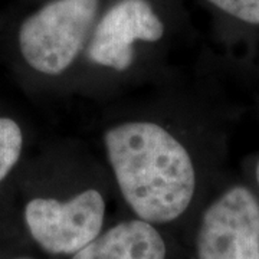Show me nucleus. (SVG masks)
<instances>
[{"label":"nucleus","instance_id":"0eeeda50","mask_svg":"<svg viewBox=\"0 0 259 259\" xmlns=\"http://www.w3.org/2000/svg\"><path fill=\"white\" fill-rule=\"evenodd\" d=\"M23 146L22 130L10 118H0V182L16 166Z\"/></svg>","mask_w":259,"mask_h":259},{"label":"nucleus","instance_id":"f03ea898","mask_svg":"<svg viewBox=\"0 0 259 259\" xmlns=\"http://www.w3.org/2000/svg\"><path fill=\"white\" fill-rule=\"evenodd\" d=\"M100 0H52L19 29V48L26 64L45 75L66 71L93 30Z\"/></svg>","mask_w":259,"mask_h":259},{"label":"nucleus","instance_id":"423d86ee","mask_svg":"<svg viewBox=\"0 0 259 259\" xmlns=\"http://www.w3.org/2000/svg\"><path fill=\"white\" fill-rule=\"evenodd\" d=\"M72 259H166V243L151 223L136 219L98 235Z\"/></svg>","mask_w":259,"mask_h":259},{"label":"nucleus","instance_id":"6e6552de","mask_svg":"<svg viewBox=\"0 0 259 259\" xmlns=\"http://www.w3.org/2000/svg\"><path fill=\"white\" fill-rule=\"evenodd\" d=\"M218 9L250 25H259V0H207Z\"/></svg>","mask_w":259,"mask_h":259},{"label":"nucleus","instance_id":"20e7f679","mask_svg":"<svg viewBox=\"0 0 259 259\" xmlns=\"http://www.w3.org/2000/svg\"><path fill=\"white\" fill-rule=\"evenodd\" d=\"M199 259H259V202L246 187L223 193L204 212Z\"/></svg>","mask_w":259,"mask_h":259},{"label":"nucleus","instance_id":"f257e3e1","mask_svg":"<svg viewBox=\"0 0 259 259\" xmlns=\"http://www.w3.org/2000/svg\"><path fill=\"white\" fill-rule=\"evenodd\" d=\"M107 156L121 193L140 219L166 223L189 207L196 187L183 144L154 122H125L105 133Z\"/></svg>","mask_w":259,"mask_h":259},{"label":"nucleus","instance_id":"1a4fd4ad","mask_svg":"<svg viewBox=\"0 0 259 259\" xmlns=\"http://www.w3.org/2000/svg\"><path fill=\"white\" fill-rule=\"evenodd\" d=\"M256 180H258V185H259V161H258V166H256Z\"/></svg>","mask_w":259,"mask_h":259},{"label":"nucleus","instance_id":"7ed1b4c3","mask_svg":"<svg viewBox=\"0 0 259 259\" xmlns=\"http://www.w3.org/2000/svg\"><path fill=\"white\" fill-rule=\"evenodd\" d=\"M105 216L102 194L90 189L68 202L37 197L25 207L32 238L49 253H76L101 232Z\"/></svg>","mask_w":259,"mask_h":259},{"label":"nucleus","instance_id":"39448f33","mask_svg":"<svg viewBox=\"0 0 259 259\" xmlns=\"http://www.w3.org/2000/svg\"><path fill=\"white\" fill-rule=\"evenodd\" d=\"M164 25L147 0H118L100 19L88 44L91 62L125 71L134 59V44L157 42Z\"/></svg>","mask_w":259,"mask_h":259}]
</instances>
